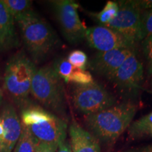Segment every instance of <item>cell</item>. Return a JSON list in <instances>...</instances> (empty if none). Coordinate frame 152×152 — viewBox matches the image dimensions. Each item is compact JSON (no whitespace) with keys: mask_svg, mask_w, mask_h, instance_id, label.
I'll list each match as a JSON object with an SVG mask.
<instances>
[{"mask_svg":"<svg viewBox=\"0 0 152 152\" xmlns=\"http://www.w3.org/2000/svg\"><path fill=\"white\" fill-rule=\"evenodd\" d=\"M20 121L39 142L58 144L66 138L67 122L41 106L28 102L23 106Z\"/></svg>","mask_w":152,"mask_h":152,"instance_id":"obj_3","label":"cell"},{"mask_svg":"<svg viewBox=\"0 0 152 152\" xmlns=\"http://www.w3.org/2000/svg\"><path fill=\"white\" fill-rule=\"evenodd\" d=\"M116 17L104 26L117 32L131 42L137 45L140 39V18L142 10L137 0L120 1Z\"/></svg>","mask_w":152,"mask_h":152,"instance_id":"obj_8","label":"cell"},{"mask_svg":"<svg viewBox=\"0 0 152 152\" xmlns=\"http://www.w3.org/2000/svg\"><path fill=\"white\" fill-rule=\"evenodd\" d=\"M26 49L35 61H41L56 48L58 38L49 25L31 10L14 19Z\"/></svg>","mask_w":152,"mask_h":152,"instance_id":"obj_2","label":"cell"},{"mask_svg":"<svg viewBox=\"0 0 152 152\" xmlns=\"http://www.w3.org/2000/svg\"><path fill=\"white\" fill-rule=\"evenodd\" d=\"M108 80L124 94L137 92L143 82L144 67L136 53L130 55Z\"/></svg>","mask_w":152,"mask_h":152,"instance_id":"obj_9","label":"cell"},{"mask_svg":"<svg viewBox=\"0 0 152 152\" xmlns=\"http://www.w3.org/2000/svg\"><path fill=\"white\" fill-rule=\"evenodd\" d=\"M55 72L58 77L67 83V81L74 69V66L71 65L66 58H61L56 61L53 66Z\"/></svg>","mask_w":152,"mask_h":152,"instance_id":"obj_21","label":"cell"},{"mask_svg":"<svg viewBox=\"0 0 152 152\" xmlns=\"http://www.w3.org/2000/svg\"><path fill=\"white\" fill-rule=\"evenodd\" d=\"M56 152H73L70 145V142L66 141V140L61 141L58 143Z\"/></svg>","mask_w":152,"mask_h":152,"instance_id":"obj_25","label":"cell"},{"mask_svg":"<svg viewBox=\"0 0 152 152\" xmlns=\"http://www.w3.org/2000/svg\"><path fill=\"white\" fill-rule=\"evenodd\" d=\"M15 19L33 10V1L28 0H1Z\"/></svg>","mask_w":152,"mask_h":152,"instance_id":"obj_17","label":"cell"},{"mask_svg":"<svg viewBox=\"0 0 152 152\" xmlns=\"http://www.w3.org/2000/svg\"><path fill=\"white\" fill-rule=\"evenodd\" d=\"M67 60L74 67L82 70L86 69L88 63L87 54L81 50H74L68 54Z\"/></svg>","mask_w":152,"mask_h":152,"instance_id":"obj_22","label":"cell"},{"mask_svg":"<svg viewBox=\"0 0 152 152\" xmlns=\"http://www.w3.org/2000/svg\"><path fill=\"white\" fill-rule=\"evenodd\" d=\"M137 2L142 11L152 9V0H137Z\"/></svg>","mask_w":152,"mask_h":152,"instance_id":"obj_26","label":"cell"},{"mask_svg":"<svg viewBox=\"0 0 152 152\" xmlns=\"http://www.w3.org/2000/svg\"><path fill=\"white\" fill-rule=\"evenodd\" d=\"M71 98L74 107L85 115L104 111L117 104L113 94L94 82L86 85H74Z\"/></svg>","mask_w":152,"mask_h":152,"instance_id":"obj_6","label":"cell"},{"mask_svg":"<svg viewBox=\"0 0 152 152\" xmlns=\"http://www.w3.org/2000/svg\"><path fill=\"white\" fill-rule=\"evenodd\" d=\"M93 82L94 79L90 72L75 67L68 80L67 83H73L75 85H86L91 84Z\"/></svg>","mask_w":152,"mask_h":152,"instance_id":"obj_20","label":"cell"},{"mask_svg":"<svg viewBox=\"0 0 152 152\" xmlns=\"http://www.w3.org/2000/svg\"><path fill=\"white\" fill-rule=\"evenodd\" d=\"M142 49L147 61V69L149 75H152V36L142 41Z\"/></svg>","mask_w":152,"mask_h":152,"instance_id":"obj_23","label":"cell"},{"mask_svg":"<svg viewBox=\"0 0 152 152\" xmlns=\"http://www.w3.org/2000/svg\"><path fill=\"white\" fill-rule=\"evenodd\" d=\"M22 125L15 106L4 102L0 111V152H11L18 140Z\"/></svg>","mask_w":152,"mask_h":152,"instance_id":"obj_11","label":"cell"},{"mask_svg":"<svg viewBox=\"0 0 152 152\" xmlns=\"http://www.w3.org/2000/svg\"><path fill=\"white\" fill-rule=\"evenodd\" d=\"M58 144L38 141L35 152H56Z\"/></svg>","mask_w":152,"mask_h":152,"instance_id":"obj_24","label":"cell"},{"mask_svg":"<svg viewBox=\"0 0 152 152\" xmlns=\"http://www.w3.org/2000/svg\"><path fill=\"white\" fill-rule=\"evenodd\" d=\"M36 70L33 61L23 52L11 56L6 66L4 90L20 109L29 102L28 96Z\"/></svg>","mask_w":152,"mask_h":152,"instance_id":"obj_4","label":"cell"},{"mask_svg":"<svg viewBox=\"0 0 152 152\" xmlns=\"http://www.w3.org/2000/svg\"><path fill=\"white\" fill-rule=\"evenodd\" d=\"M85 39L93 49L104 52L118 49H136L137 45L106 26H97L87 28Z\"/></svg>","mask_w":152,"mask_h":152,"instance_id":"obj_10","label":"cell"},{"mask_svg":"<svg viewBox=\"0 0 152 152\" xmlns=\"http://www.w3.org/2000/svg\"><path fill=\"white\" fill-rule=\"evenodd\" d=\"M129 137L140 140L152 137V111L131 123L128 129Z\"/></svg>","mask_w":152,"mask_h":152,"instance_id":"obj_15","label":"cell"},{"mask_svg":"<svg viewBox=\"0 0 152 152\" xmlns=\"http://www.w3.org/2000/svg\"><path fill=\"white\" fill-rule=\"evenodd\" d=\"M68 132L73 152H101L97 139L74 120L70 125Z\"/></svg>","mask_w":152,"mask_h":152,"instance_id":"obj_13","label":"cell"},{"mask_svg":"<svg viewBox=\"0 0 152 152\" xmlns=\"http://www.w3.org/2000/svg\"><path fill=\"white\" fill-rule=\"evenodd\" d=\"M152 36V9L143 10L140 18V39L141 42Z\"/></svg>","mask_w":152,"mask_h":152,"instance_id":"obj_19","label":"cell"},{"mask_svg":"<svg viewBox=\"0 0 152 152\" xmlns=\"http://www.w3.org/2000/svg\"><path fill=\"white\" fill-rule=\"evenodd\" d=\"M3 97H4V93L3 90L0 88V106H1V104H2L3 102Z\"/></svg>","mask_w":152,"mask_h":152,"instance_id":"obj_28","label":"cell"},{"mask_svg":"<svg viewBox=\"0 0 152 152\" xmlns=\"http://www.w3.org/2000/svg\"><path fill=\"white\" fill-rule=\"evenodd\" d=\"M14 17L0 0V51L9 50L18 45Z\"/></svg>","mask_w":152,"mask_h":152,"instance_id":"obj_14","label":"cell"},{"mask_svg":"<svg viewBox=\"0 0 152 152\" xmlns=\"http://www.w3.org/2000/svg\"><path fill=\"white\" fill-rule=\"evenodd\" d=\"M128 152H152V144L145 146V147L138 148V149L131 150Z\"/></svg>","mask_w":152,"mask_h":152,"instance_id":"obj_27","label":"cell"},{"mask_svg":"<svg viewBox=\"0 0 152 152\" xmlns=\"http://www.w3.org/2000/svg\"><path fill=\"white\" fill-rule=\"evenodd\" d=\"M118 9V4L116 1H108L103 9L96 14V19L102 26H105L116 17Z\"/></svg>","mask_w":152,"mask_h":152,"instance_id":"obj_18","label":"cell"},{"mask_svg":"<svg viewBox=\"0 0 152 152\" xmlns=\"http://www.w3.org/2000/svg\"><path fill=\"white\" fill-rule=\"evenodd\" d=\"M37 142L38 140L29 129L22 125L21 132L14 149V152H35Z\"/></svg>","mask_w":152,"mask_h":152,"instance_id":"obj_16","label":"cell"},{"mask_svg":"<svg viewBox=\"0 0 152 152\" xmlns=\"http://www.w3.org/2000/svg\"><path fill=\"white\" fill-rule=\"evenodd\" d=\"M136 49H118L104 52H98L88 63L89 67L96 73L109 78Z\"/></svg>","mask_w":152,"mask_h":152,"instance_id":"obj_12","label":"cell"},{"mask_svg":"<svg viewBox=\"0 0 152 152\" xmlns=\"http://www.w3.org/2000/svg\"><path fill=\"white\" fill-rule=\"evenodd\" d=\"M51 4L66 40L72 45H77L84 40L87 28L80 19L78 4L72 0H55Z\"/></svg>","mask_w":152,"mask_h":152,"instance_id":"obj_7","label":"cell"},{"mask_svg":"<svg viewBox=\"0 0 152 152\" xmlns=\"http://www.w3.org/2000/svg\"><path fill=\"white\" fill-rule=\"evenodd\" d=\"M30 94L49 111L66 116V101L64 83L53 66H43L36 70Z\"/></svg>","mask_w":152,"mask_h":152,"instance_id":"obj_5","label":"cell"},{"mask_svg":"<svg viewBox=\"0 0 152 152\" xmlns=\"http://www.w3.org/2000/svg\"><path fill=\"white\" fill-rule=\"evenodd\" d=\"M137 111V106L131 102L116 104L104 111L86 115L85 122L99 142L113 144L128 129Z\"/></svg>","mask_w":152,"mask_h":152,"instance_id":"obj_1","label":"cell"}]
</instances>
